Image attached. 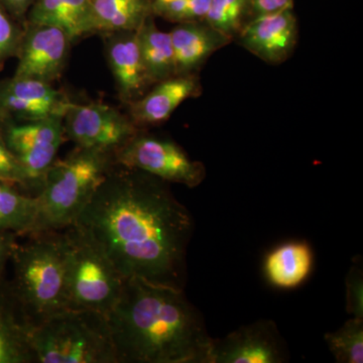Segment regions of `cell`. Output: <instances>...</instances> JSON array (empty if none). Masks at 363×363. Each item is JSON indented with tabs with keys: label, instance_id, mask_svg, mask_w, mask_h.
<instances>
[{
	"label": "cell",
	"instance_id": "2e32d148",
	"mask_svg": "<svg viewBox=\"0 0 363 363\" xmlns=\"http://www.w3.org/2000/svg\"><path fill=\"white\" fill-rule=\"evenodd\" d=\"M314 253L306 241H289L267 253L264 274L274 288L295 289L311 274Z\"/></svg>",
	"mask_w": 363,
	"mask_h": 363
},
{
	"label": "cell",
	"instance_id": "52a82bcc",
	"mask_svg": "<svg viewBox=\"0 0 363 363\" xmlns=\"http://www.w3.org/2000/svg\"><path fill=\"white\" fill-rule=\"evenodd\" d=\"M4 140L18 162L25 188L40 189L65 138L63 116L28 123H0Z\"/></svg>",
	"mask_w": 363,
	"mask_h": 363
},
{
	"label": "cell",
	"instance_id": "d6986e66",
	"mask_svg": "<svg viewBox=\"0 0 363 363\" xmlns=\"http://www.w3.org/2000/svg\"><path fill=\"white\" fill-rule=\"evenodd\" d=\"M143 65L150 82H161L176 74L169 33L159 30L152 21H143L136 30Z\"/></svg>",
	"mask_w": 363,
	"mask_h": 363
},
{
	"label": "cell",
	"instance_id": "7c38bea8",
	"mask_svg": "<svg viewBox=\"0 0 363 363\" xmlns=\"http://www.w3.org/2000/svg\"><path fill=\"white\" fill-rule=\"evenodd\" d=\"M71 42L68 33L59 26L30 23L16 55L14 77L52 83L65 68Z\"/></svg>",
	"mask_w": 363,
	"mask_h": 363
},
{
	"label": "cell",
	"instance_id": "4dcf8cb0",
	"mask_svg": "<svg viewBox=\"0 0 363 363\" xmlns=\"http://www.w3.org/2000/svg\"><path fill=\"white\" fill-rule=\"evenodd\" d=\"M1 1L11 14L16 18H21L32 6L33 0H1Z\"/></svg>",
	"mask_w": 363,
	"mask_h": 363
},
{
	"label": "cell",
	"instance_id": "5bb4252c",
	"mask_svg": "<svg viewBox=\"0 0 363 363\" xmlns=\"http://www.w3.org/2000/svg\"><path fill=\"white\" fill-rule=\"evenodd\" d=\"M107 40L106 54L109 66L123 100L133 101L150 82L140 55L138 33H111Z\"/></svg>",
	"mask_w": 363,
	"mask_h": 363
},
{
	"label": "cell",
	"instance_id": "8992f818",
	"mask_svg": "<svg viewBox=\"0 0 363 363\" xmlns=\"http://www.w3.org/2000/svg\"><path fill=\"white\" fill-rule=\"evenodd\" d=\"M69 309L107 315L116 304L124 279L94 240L75 224L59 230Z\"/></svg>",
	"mask_w": 363,
	"mask_h": 363
},
{
	"label": "cell",
	"instance_id": "7a4b0ae2",
	"mask_svg": "<svg viewBox=\"0 0 363 363\" xmlns=\"http://www.w3.org/2000/svg\"><path fill=\"white\" fill-rule=\"evenodd\" d=\"M107 319L117 363H211L213 338L183 289L126 279Z\"/></svg>",
	"mask_w": 363,
	"mask_h": 363
},
{
	"label": "cell",
	"instance_id": "ffe728a7",
	"mask_svg": "<svg viewBox=\"0 0 363 363\" xmlns=\"http://www.w3.org/2000/svg\"><path fill=\"white\" fill-rule=\"evenodd\" d=\"M147 18L145 0H92V32H133Z\"/></svg>",
	"mask_w": 363,
	"mask_h": 363
},
{
	"label": "cell",
	"instance_id": "f1b7e54d",
	"mask_svg": "<svg viewBox=\"0 0 363 363\" xmlns=\"http://www.w3.org/2000/svg\"><path fill=\"white\" fill-rule=\"evenodd\" d=\"M18 234L0 231V281L2 279V274L7 262H11V253L18 243Z\"/></svg>",
	"mask_w": 363,
	"mask_h": 363
},
{
	"label": "cell",
	"instance_id": "6da1fadb",
	"mask_svg": "<svg viewBox=\"0 0 363 363\" xmlns=\"http://www.w3.org/2000/svg\"><path fill=\"white\" fill-rule=\"evenodd\" d=\"M121 167L112 168L74 224L124 279L183 289L192 215L164 181Z\"/></svg>",
	"mask_w": 363,
	"mask_h": 363
},
{
	"label": "cell",
	"instance_id": "7402d4cb",
	"mask_svg": "<svg viewBox=\"0 0 363 363\" xmlns=\"http://www.w3.org/2000/svg\"><path fill=\"white\" fill-rule=\"evenodd\" d=\"M324 338L336 362H363V319L351 317L337 330L325 334Z\"/></svg>",
	"mask_w": 363,
	"mask_h": 363
},
{
	"label": "cell",
	"instance_id": "ba28073f",
	"mask_svg": "<svg viewBox=\"0 0 363 363\" xmlns=\"http://www.w3.org/2000/svg\"><path fill=\"white\" fill-rule=\"evenodd\" d=\"M114 161L118 166L189 188L199 186L206 176L204 166L192 161L175 143L152 136L135 135L114 152Z\"/></svg>",
	"mask_w": 363,
	"mask_h": 363
},
{
	"label": "cell",
	"instance_id": "4316f807",
	"mask_svg": "<svg viewBox=\"0 0 363 363\" xmlns=\"http://www.w3.org/2000/svg\"><path fill=\"white\" fill-rule=\"evenodd\" d=\"M346 312L352 318L363 319V272L362 262L350 267L345 279Z\"/></svg>",
	"mask_w": 363,
	"mask_h": 363
},
{
	"label": "cell",
	"instance_id": "277c9868",
	"mask_svg": "<svg viewBox=\"0 0 363 363\" xmlns=\"http://www.w3.org/2000/svg\"><path fill=\"white\" fill-rule=\"evenodd\" d=\"M11 253L9 290L33 326L69 309L65 267L58 231L28 234Z\"/></svg>",
	"mask_w": 363,
	"mask_h": 363
},
{
	"label": "cell",
	"instance_id": "484cf974",
	"mask_svg": "<svg viewBox=\"0 0 363 363\" xmlns=\"http://www.w3.org/2000/svg\"><path fill=\"white\" fill-rule=\"evenodd\" d=\"M23 33L0 0V71L11 57L18 55Z\"/></svg>",
	"mask_w": 363,
	"mask_h": 363
},
{
	"label": "cell",
	"instance_id": "44dd1931",
	"mask_svg": "<svg viewBox=\"0 0 363 363\" xmlns=\"http://www.w3.org/2000/svg\"><path fill=\"white\" fill-rule=\"evenodd\" d=\"M37 212L35 196L23 194L18 186L0 181V231L28 235Z\"/></svg>",
	"mask_w": 363,
	"mask_h": 363
},
{
	"label": "cell",
	"instance_id": "e0dca14e",
	"mask_svg": "<svg viewBox=\"0 0 363 363\" xmlns=\"http://www.w3.org/2000/svg\"><path fill=\"white\" fill-rule=\"evenodd\" d=\"M197 91V83L190 77H171L142 99L130 102V111L136 123L156 124L167 121L174 111Z\"/></svg>",
	"mask_w": 363,
	"mask_h": 363
},
{
	"label": "cell",
	"instance_id": "f546056e",
	"mask_svg": "<svg viewBox=\"0 0 363 363\" xmlns=\"http://www.w3.org/2000/svg\"><path fill=\"white\" fill-rule=\"evenodd\" d=\"M253 7L259 16H264L286 9H293V0H253Z\"/></svg>",
	"mask_w": 363,
	"mask_h": 363
},
{
	"label": "cell",
	"instance_id": "83f0119b",
	"mask_svg": "<svg viewBox=\"0 0 363 363\" xmlns=\"http://www.w3.org/2000/svg\"><path fill=\"white\" fill-rule=\"evenodd\" d=\"M0 181L13 184L18 188H25L23 174L13 152L7 147L0 126Z\"/></svg>",
	"mask_w": 363,
	"mask_h": 363
},
{
	"label": "cell",
	"instance_id": "d4e9b609",
	"mask_svg": "<svg viewBox=\"0 0 363 363\" xmlns=\"http://www.w3.org/2000/svg\"><path fill=\"white\" fill-rule=\"evenodd\" d=\"M211 0H171L168 2H156L155 11L168 20L189 23L205 18Z\"/></svg>",
	"mask_w": 363,
	"mask_h": 363
},
{
	"label": "cell",
	"instance_id": "8fae6325",
	"mask_svg": "<svg viewBox=\"0 0 363 363\" xmlns=\"http://www.w3.org/2000/svg\"><path fill=\"white\" fill-rule=\"evenodd\" d=\"M289 351L277 324L262 319L212 341L211 363H283Z\"/></svg>",
	"mask_w": 363,
	"mask_h": 363
},
{
	"label": "cell",
	"instance_id": "603a6c76",
	"mask_svg": "<svg viewBox=\"0 0 363 363\" xmlns=\"http://www.w3.org/2000/svg\"><path fill=\"white\" fill-rule=\"evenodd\" d=\"M245 0H211L206 18L208 25L217 33L228 35L240 26Z\"/></svg>",
	"mask_w": 363,
	"mask_h": 363
},
{
	"label": "cell",
	"instance_id": "5b68a950",
	"mask_svg": "<svg viewBox=\"0 0 363 363\" xmlns=\"http://www.w3.org/2000/svg\"><path fill=\"white\" fill-rule=\"evenodd\" d=\"M35 363H117L107 315L65 309L32 327Z\"/></svg>",
	"mask_w": 363,
	"mask_h": 363
},
{
	"label": "cell",
	"instance_id": "9a60e30c",
	"mask_svg": "<svg viewBox=\"0 0 363 363\" xmlns=\"http://www.w3.org/2000/svg\"><path fill=\"white\" fill-rule=\"evenodd\" d=\"M33 325L23 314L9 284L0 281V363H35L30 345Z\"/></svg>",
	"mask_w": 363,
	"mask_h": 363
},
{
	"label": "cell",
	"instance_id": "3957f363",
	"mask_svg": "<svg viewBox=\"0 0 363 363\" xmlns=\"http://www.w3.org/2000/svg\"><path fill=\"white\" fill-rule=\"evenodd\" d=\"M114 164L113 152L82 147L52 162L35 196L37 212L30 233L73 225Z\"/></svg>",
	"mask_w": 363,
	"mask_h": 363
},
{
	"label": "cell",
	"instance_id": "4fadbf2b",
	"mask_svg": "<svg viewBox=\"0 0 363 363\" xmlns=\"http://www.w3.org/2000/svg\"><path fill=\"white\" fill-rule=\"evenodd\" d=\"M296 18L293 9L259 16L245 28L243 44L260 59L271 63L285 60L295 45Z\"/></svg>",
	"mask_w": 363,
	"mask_h": 363
},
{
	"label": "cell",
	"instance_id": "30bf717a",
	"mask_svg": "<svg viewBox=\"0 0 363 363\" xmlns=\"http://www.w3.org/2000/svg\"><path fill=\"white\" fill-rule=\"evenodd\" d=\"M71 104L65 93L51 83L14 76L0 81V123L64 117Z\"/></svg>",
	"mask_w": 363,
	"mask_h": 363
},
{
	"label": "cell",
	"instance_id": "9c48e42d",
	"mask_svg": "<svg viewBox=\"0 0 363 363\" xmlns=\"http://www.w3.org/2000/svg\"><path fill=\"white\" fill-rule=\"evenodd\" d=\"M64 125L66 135L78 147L113 154L136 135L135 124L128 117L101 102H72Z\"/></svg>",
	"mask_w": 363,
	"mask_h": 363
},
{
	"label": "cell",
	"instance_id": "1f68e13d",
	"mask_svg": "<svg viewBox=\"0 0 363 363\" xmlns=\"http://www.w3.org/2000/svg\"><path fill=\"white\" fill-rule=\"evenodd\" d=\"M171 1V0H156V2H168Z\"/></svg>",
	"mask_w": 363,
	"mask_h": 363
},
{
	"label": "cell",
	"instance_id": "ac0fdd59",
	"mask_svg": "<svg viewBox=\"0 0 363 363\" xmlns=\"http://www.w3.org/2000/svg\"><path fill=\"white\" fill-rule=\"evenodd\" d=\"M176 74L185 73L200 65L210 54L223 45L225 35L213 28L185 23L172 32Z\"/></svg>",
	"mask_w": 363,
	"mask_h": 363
},
{
	"label": "cell",
	"instance_id": "cb8c5ba5",
	"mask_svg": "<svg viewBox=\"0 0 363 363\" xmlns=\"http://www.w3.org/2000/svg\"><path fill=\"white\" fill-rule=\"evenodd\" d=\"M71 40L92 33V0H59Z\"/></svg>",
	"mask_w": 363,
	"mask_h": 363
}]
</instances>
